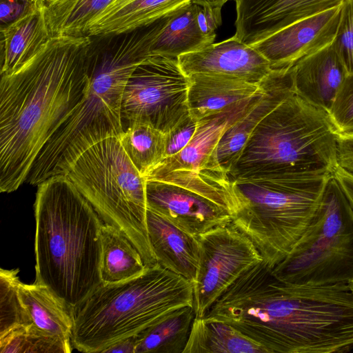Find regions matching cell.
Returning a JSON list of instances; mask_svg holds the SVG:
<instances>
[{"label": "cell", "instance_id": "30", "mask_svg": "<svg viewBox=\"0 0 353 353\" xmlns=\"http://www.w3.org/2000/svg\"><path fill=\"white\" fill-rule=\"evenodd\" d=\"M19 269L0 270V336L31 325L18 295Z\"/></svg>", "mask_w": 353, "mask_h": 353}, {"label": "cell", "instance_id": "19", "mask_svg": "<svg viewBox=\"0 0 353 353\" xmlns=\"http://www.w3.org/2000/svg\"><path fill=\"white\" fill-rule=\"evenodd\" d=\"M46 12L44 1L28 2L19 17L1 28V74L27 62L50 39Z\"/></svg>", "mask_w": 353, "mask_h": 353}, {"label": "cell", "instance_id": "27", "mask_svg": "<svg viewBox=\"0 0 353 353\" xmlns=\"http://www.w3.org/2000/svg\"><path fill=\"white\" fill-rule=\"evenodd\" d=\"M118 0H53L46 3L52 36L81 37L86 26Z\"/></svg>", "mask_w": 353, "mask_h": 353}, {"label": "cell", "instance_id": "35", "mask_svg": "<svg viewBox=\"0 0 353 353\" xmlns=\"http://www.w3.org/2000/svg\"><path fill=\"white\" fill-rule=\"evenodd\" d=\"M29 1L23 0H1L0 19L2 23H9L19 17Z\"/></svg>", "mask_w": 353, "mask_h": 353}, {"label": "cell", "instance_id": "26", "mask_svg": "<svg viewBox=\"0 0 353 353\" xmlns=\"http://www.w3.org/2000/svg\"><path fill=\"white\" fill-rule=\"evenodd\" d=\"M195 318L193 306L179 309L137 334L135 353H183Z\"/></svg>", "mask_w": 353, "mask_h": 353}, {"label": "cell", "instance_id": "7", "mask_svg": "<svg viewBox=\"0 0 353 353\" xmlns=\"http://www.w3.org/2000/svg\"><path fill=\"white\" fill-rule=\"evenodd\" d=\"M66 175L103 222L125 234L147 268L157 263L147 230L146 179L119 138L109 137L89 148Z\"/></svg>", "mask_w": 353, "mask_h": 353}, {"label": "cell", "instance_id": "40", "mask_svg": "<svg viewBox=\"0 0 353 353\" xmlns=\"http://www.w3.org/2000/svg\"><path fill=\"white\" fill-rule=\"evenodd\" d=\"M43 1H44L46 3H48V2H50V1H52L53 0H43Z\"/></svg>", "mask_w": 353, "mask_h": 353}, {"label": "cell", "instance_id": "5", "mask_svg": "<svg viewBox=\"0 0 353 353\" xmlns=\"http://www.w3.org/2000/svg\"><path fill=\"white\" fill-rule=\"evenodd\" d=\"M339 136L326 112L293 93L254 129L230 179L333 174Z\"/></svg>", "mask_w": 353, "mask_h": 353}, {"label": "cell", "instance_id": "31", "mask_svg": "<svg viewBox=\"0 0 353 353\" xmlns=\"http://www.w3.org/2000/svg\"><path fill=\"white\" fill-rule=\"evenodd\" d=\"M332 45L347 73H353V0H343L340 21Z\"/></svg>", "mask_w": 353, "mask_h": 353}, {"label": "cell", "instance_id": "34", "mask_svg": "<svg viewBox=\"0 0 353 353\" xmlns=\"http://www.w3.org/2000/svg\"><path fill=\"white\" fill-rule=\"evenodd\" d=\"M336 157L337 166L353 176V135L339 134Z\"/></svg>", "mask_w": 353, "mask_h": 353}, {"label": "cell", "instance_id": "13", "mask_svg": "<svg viewBox=\"0 0 353 353\" xmlns=\"http://www.w3.org/2000/svg\"><path fill=\"white\" fill-rule=\"evenodd\" d=\"M341 12V4L298 21L252 46L269 61L272 70L291 68L332 43Z\"/></svg>", "mask_w": 353, "mask_h": 353}, {"label": "cell", "instance_id": "37", "mask_svg": "<svg viewBox=\"0 0 353 353\" xmlns=\"http://www.w3.org/2000/svg\"><path fill=\"white\" fill-rule=\"evenodd\" d=\"M137 334L121 339L111 345L101 353H135Z\"/></svg>", "mask_w": 353, "mask_h": 353}, {"label": "cell", "instance_id": "33", "mask_svg": "<svg viewBox=\"0 0 353 353\" xmlns=\"http://www.w3.org/2000/svg\"><path fill=\"white\" fill-rule=\"evenodd\" d=\"M198 121L191 115L165 134V159L179 153L194 137Z\"/></svg>", "mask_w": 353, "mask_h": 353}, {"label": "cell", "instance_id": "22", "mask_svg": "<svg viewBox=\"0 0 353 353\" xmlns=\"http://www.w3.org/2000/svg\"><path fill=\"white\" fill-rule=\"evenodd\" d=\"M188 107L197 121L242 102L261 90L243 80L224 75L194 74L189 76Z\"/></svg>", "mask_w": 353, "mask_h": 353}, {"label": "cell", "instance_id": "39", "mask_svg": "<svg viewBox=\"0 0 353 353\" xmlns=\"http://www.w3.org/2000/svg\"><path fill=\"white\" fill-rule=\"evenodd\" d=\"M347 284L350 287V289L353 292V278L349 281Z\"/></svg>", "mask_w": 353, "mask_h": 353}, {"label": "cell", "instance_id": "3", "mask_svg": "<svg viewBox=\"0 0 353 353\" xmlns=\"http://www.w3.org/2000/svg\"><path fill=\"white\" fill-rule=\"evenodd\" d=\"M37 186L35 282L72 310L103 283V222L66 174Z\"/></svg>", "mask_w": 353, "mask_h": 353}, {"label": "cell", "instance_id": "25", "mask_svg": "<svg viewBox=\"0 0 353 353\" xmlns=\"http://www.w3.org/2000/svg\"><path fill=\"white\" fill-rule=\"evenodd\" d=\"M101 275L104 283L126 281L143 274L147 267L125 234L104 223L101 228Z\"/></svg>", "mask_w": 353, "mask_h": 353}, {"label": "cell", "instance_id": "21", "mask_svg": "<svg viewBox=\"0 0 353 353\" xmlns=\"http://www.w3.org/2000/svg\"><path fill=\"white\" fill-rule=\"evenodd\" d=\"M190 0H118L84 28L81 36L105 38L148 26Z\"/></svg>", "mask_w": 353, "mask_h": 353}, {"label": "cell", "instance_id": "11", "mask_svg": "<svg viewBox=\"0 0 353 353\" xmlns=\"http://www.w3.org/2000/svg\"><path fill=\"white\" fill-rule=\"evenodd\" d=\"M199 268L194 285L196 317L203 318L223 292L263 257L232 222L196 236Z\"/></svg>", "mask_w": 353, "mask_h": 353}, {"label": "cell", "instance_id": "1", "mask_svg": "<svg viewBox=\"0 0 353 353\" xmlns=\"http://www.w3.org/2000/svg\"><path fill=\"white\" fill-rule=\"evenodd\" d=\"M93 46L86 36H52L30 60L1 74V192L26 183L43 146L81 102Z\"/></svg>", "mask_w": 353, "mask_h": 353}, {"label": "cell", "instance_id": "15", "mask_svg": "<svg viewBox=\"0 0 353 353\" xmlns=\"http://www.w3.org/2000/svg\"><path fill=\"white\" fill-rule=\"evenodd\" d=\"M178 61L188 77L194 74L224 75L254 85H259L272 71L269 61L259 51L234 36L182 54Z\"/></svg>", "mask_w": 353, "mask_h": 353}, {"label": "cell", "instance_id": "2", "mask_svg": "<svg viewBox=\"0 0 353 353\" xmlns=\"http://www.w3.org/2000/svg\"><path fill=\"white\" fill-rule=\"evenodd\" d=\"M163 27L157 21L118 35L106 47L93 46L86 92L39 152L26 183L38 185L52 176L67 174L89 148L109 137L120 138L126 84L139 64L151 55Z\"/></svg>", "mask_w": 353, "mask_h": 353}, {"label": "cell", "instance_id": "18", "mask_svg": "<svg viewBox=\"0 0 353 353\" xmlns=\"http://www.w3.org/2000/svg\"><path fill=\"white\" fill-rule=\"evenodd\" d=\"M347 74L330 43L292 67L293 91L329 114Z\"/></svg>", "mask_w": 353, "mask_h": 353}, {"label": "cell", "instance_id": "16", "mask_svg": "<svg viewBox=\"0 0 353 353\" xmlns=\"http://www.w3.org/2000/svg\"><path fill=\"white\" fill-rule=\"evenodd\" d=\"M263 92L255 103L221 138L214 160L230 177L241 151L258 123L288 97L294 93L292 67L272 70L261 82Z\"/></svg>", "mask_w": 353, "mask_h": 353}, {"label": "cell", "instance_id": "12", "mask_svg": "<svg viewBox=\"0 0 353 353\" xmlns=\"http://www.w3.org/2000/svg\"><path fill=\"white\" fill-rule=\"evenodd\" d=\"M263 92L221 112L198 121L196 132L189 143L177 154L165 159L145 178L169 180L196 176L230 179L215 163L214 153L225 131L255 103Z\"/></svg>", "mask_w": 353, "mask_h": 353}, {"label": "cell", "instance_id": "36", "mask_svg": "<svg viewBox=\"0 0 353 353\" xmlns=\"http://www.w3.org/2000/svg\"><path fill=\"white\" fill-rule=\"evenodd\" d=\"M333 174L339 181L353 210V176L338 166Z\"/></svg>", "mask_w": 353, "mask_h": 353}, {"label": "cell", "instance_id": "29", "mask_svg": "<svg viewBox=\"0 0 353 353\" xmlns=\"http://www.w3.org/2000/svg\"><path fill=\"white\" fill-rule=\"evenodd\" d=\"M71 343L30 325L12 330L0 336L1 353H68Z\"/></svg>", "mask_w": 353, "mask_h": 353}, {"label": "cell", "instance_id": "20", "mask_svg": "<svg viewBox=\"0 0 353 353\" xmlns=\"http://www.w3.org/2000/svg\"><path fill=\"white\" fill-rule=\"evenodd\" d=\"M146 223L157 263L194 283L199 268L196 236L183 231L148 208Z\"/></svg>", "mask_w": 353, "mask_h": 353}, {"label": "cell", "instance_id": "41", "mask_svg": "<svg viewBox=\"0 0 353 353\" xmlns=\"http://www.w3.org/2000/svg\"><path fill=\"white\" fill-rule=\"evenodd\" d=\"M23 1H29V2H30V1H36V0H23Z\"/></svg>", "mask_w": 353, "mask_h": 353}, {"label": "cell", "instance_id": "9", "mask_svg": "<svg viewBox=\"0 0 353 353\" xmlns=\"http://www.w3.org/2000/svg\"><path fill=\"white\" fill-rule=\"evenodd\" d=\"M190 83L178 58L150 55L135 68L126 84L121 110L123 127L141 122L168 132L190 115Z\"/></svg>", "mask_w": 353, "mask_h": 353}, {"label": "cell", "instance_id": "17", "mask_svg": "<svg viewBox=\"0 0 353 353\" xmlns=\"http://www.w3.org/2000/svg\"><path fill=\"white\" fill-rule=\"evenodd\" d=\"M221 24V9L192 2L175 10L162 29L151 54L178 58L213 43Z\"/></svg>", "mask_w": 353, "mask_h": 353}, {"label": "cell", "instance_id": "10", "mask_svg": "<svg viewBox=\"0 0 353 353\" xmlns=\"http://www.w3.org/2000/svg\"><path fill=\"white\" fill-rule=\"evenodd\" d=\"M146 201L148 209L194 236L231 223L240 206L234 182L208 177L146 180Z\"/></svg>", "mask_w": 353, "mask_h": 353}, {"label": "cell", "instance_id": "8", "mask_svg": "<svg viewBox=\"0 0 353 353\" xmlns=\"http://www.w3.org/2000/svg\"><path fill=\"white\" fill-rule=\"evenodd\" d=\"M272 273L282 282L307 285L347 284L353 278V210L334 174L312 223Z\"/></svg>", "mask_w": 353, "mask_h": 353}, {"label": "cell", "instance_id": "6", "mask_svg": "<svg viewBox=\"0 0 353 353\" xmlns=\"http://www.w3.org/2000/svg\"><path fill=\"white\" fill-rule=\"evenodd\" d=\"M330 175H262L233 180L240 206L232 223L272 269L293 249L318 210Z\"/></svg>", "mask_w": 353, "mask_h": 353}, {"label": "cell", "instance_id": "38", "mask_svg": "<svg viewBox=\"0 0 353 353\" xmlns=\"http://www.w3.org/2000/svg\"><path fill=\"white\" fill-rule=\"evenodd\" d=\"M228 1V0H190V2L202 6L222 8L223 6Z\"/></svg>", "mask_w": 353, "mask_h": 353}, {"label": "cell", "instance_id": "14", "mask_svg": "<svg viewBox=\"0 0 353 353\" xmlns=\"http://www.w3.org/2000/svg\"><path fill=\"white\" fill-rule=\"evenodd\" d=\"M341 4L325 0H236V32L252 46L303 19Z\"/></svg>", "mask_w": 353, "mask_h": 353}, {"label": "cell", "instance_id": "23", "mask_svg": "<svg viewBox=\"0 0 353 353\" xmlns=\"http://www.w3.org/2000/svg\"><path fill=\"white\" fill-rule=\"evenodd\" d=\"M18 295L32 325L71 343L72 310L47 286L21 282Z\"/></svg>", "mask_w": 353, "mask_h": 353}, {"label": "cell", "instance_id": "28", "mask_svg": "<svg viewBox=\"0 0 353 353\" xmlns=\"http://www.w3.org/2000/svg\"><path fill=\"white\" fill-rule=\"evenodd\" d=\"M119 139L126 154L144 177L165 159V134L148 123L129 124Z\"/></svg>", "mask_w": 353, "mask_h": 353}, {"label": "cell", "instance_id": "24", "mask_svg": "<svg viewBox=\"0 0 353 353\" xmlns=\"http://www.w3.org/2000/svg\"><path fill=\"white\" fill-rule=\"evenodd\" d=\"M268 353L232 325L196 317L183 353Z\"/></svg>", "mask_w": 353, "mask_h": 353}, {"label": "cell", "instance_id": "32", "mask_svg": "<svg viewBox=\"0 0 353 353\" xmlns=\"http://www.w3.org/2000/svg\"><path fill=\"white\" fill-rule=\"evenodd\" d=\"M329 115L339 134L353 135V73L346 76Z\"/></svg>", "mask_w": 353, "mask_h": 353}, {"label": "cell", "instance_id": "4", "mask_svg": "<svg viewBox=\"0 0 353 353\" xmlns=\"http://www.w3.org/2000/svg\"><path fill=\"white\" fill-rule=\"evenodd\" d=\"M194 285L159 263L130 279L102 283L72 310V347L101 353L179 309L193 306Z\"/></svg>", "mask_w": 353, "mask_h": 353}]
</instances>
